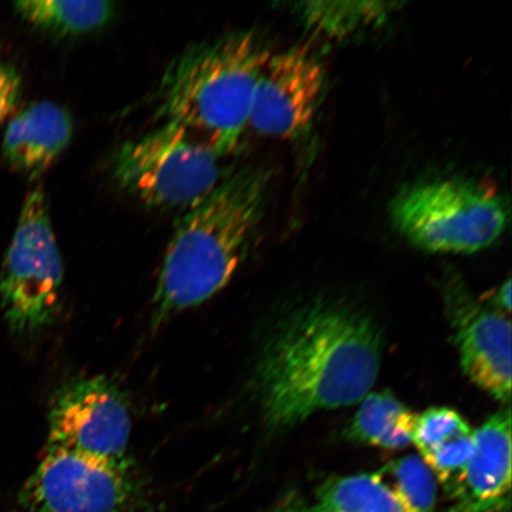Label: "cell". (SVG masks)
<instances>
[{
  "label": "cell",
  "instance_id": "5b68a950",
  "mask_svg": "<svg viewBox=\"0 0 512 512\" xmlns=\"http://www.w3.org/2000/svg\"><path fill=\"white\" fill-rule=\"evenodd\" d=\"M221 159L195 134L165 123L121 146L112 171L119 187L146 207L190 210L227 175L222 172Z\"/></svg>",
  "mask_w": 512,
  "mask_h": 512
},
{
  "label": "cell",
  "instance_id": "9a60e30c",
  "mask_svg": "<svg viewBox=\"0 0 512 512\" xmlns=\"http://www.w3.org/2000/svg\"><path fill=\"white\" fill-rule=\"evenodd\" d=\"M315 505L319 512H405L377 473L326 480Z\"/></svg>",
  "mask_w": 512,
  "mask_h": 512
},
{
  "label": "cell",
  "instance_id": "ac0fdd59",
  "mask_svg": "<svg viewBox=\"0 0 512 512\" xmlns=\"http://www.w3.org/2000/svg\"><path fill=\"white\" fill-rule=\"evenodd\" d=\"M470 431V425L454 409L433 407L416 415L412 443L418 447L420 456H424L446 441Z\"/></svg>",
  "mask_w": 512,
  "mask_h": 512
},
{
  "label": "cell",
  "instance_id": "8992f818",
  "mask_svg": "<svg viewBox=\"0 0 512 512\" xmlns=\"http://www.w3.org/2000/svg\"><path fill=\"white\" fill-rule=\"evenodd\" d=\"M64 267L42 187L30 192L0 272V303L12 334L31 336L55 322Z\"/></svg>",
  "mask_w": 512,
  "mask_h": 512
},
{
  "label": "cell",
  "instance_id": "e0dca14e",
  "mask_svg": "<svg viewBox=\"0 0 512 512\" xmlns=\"http://www.w3.org/2000/svg\"><path fill=\"white\" fill-rule=\"evenodd\" d=\"M377 475L393 491L405 512H434L437 480L420 457L409 456L387 464Z\"/></svg>",
  "mask_w": 512,
  "mask_h": 512
},
{
  "label": "cell",
  "instance_id": "ba28073f",
  "mask_svg": "<svg viewBox=\"0 0 512 512\" xmlns=\"http://www.w3.org/2000/svg\"><path fill=\"white\" fill-rule=\"evenodd\" d=\"M47 447L123 462L130 459L132 420L119 388L106 377H81L57 389L50 403Z\"/></svg>",
  "mask_w": 512,
  "mask_h": 512
},
{
  "label": "cell",
  "instance_id": "44dd1931",
  "mask_svg": "<svg viewBox=\"0 0 512 512\" xmlns=\"http://www.w3.org/2000/svg\"><path fill=\"white\" fill-rule=\"evenodd\" d=\"M495 310L502 313H509L511 310V281L508 279L495 292L494 300Z\"/></svg>",
  "mask_w": 512,
  "mask_h": 512
},
{
  "label": "cell",
  "instance_id": "6da1fadb",
  "mask_svg": "<svg viewBox=\"0 0 512 512\" xmlns=\"http://www.w3.org/2000/svg\"><path fill=\"white\" fill-rule=\"evenodd\" d=\"M381 358L379 325L355 307L320 300L291 313L256 370L266 427L285 432L318 412L361 402L374 387Z\"/></svg>",
  "mask_w": 512,
  "mask_h": 512
},
{
  "label": "cell",
  "instance_id": "2e32d148",
  "mask_svg": "<svg viewBox=\"0 0 512 512\" xmlns=\"http://www.w3.org/2000/svg\"><path fill=\"white\" fill-rule=\"evenodd\" d=\"M398 4L381 2H313L302 4L307 28L330 40H344L381 24Z\"/></svg>",
  "mask_w": 512,
  "mask_h": 512
},
{
  "label": "cell",
  "instance_id": "52a82bcc",
  "mask_svg": "<svg viewBox=\"0 0 512 512\" xmlns=\"http://www.w3.org/2000/svg\"><path fill=\"white\" fill-rule=\"evenodd\" d=\"M22 512H146L133 459L112 462L47 447L19 494Z\"/></svg>",
  "mask_w": 512,
  "mask_h": 512
},
{
  "label": "cell",
  "instance_id": "8fae6325",
  "mask_svg": "<svg viewBox=\"0 0 512 512\" xmlns=\"http://www.w3.org/2000/svg\"><path fill=\"white\" fill-rule=\"evenodd\" d=\"M511 491V415H492L475 432V451L447 492L450 512H502Z\"/></svg>",
  "mask_w": 512,
  "mask_h": 512
},
{
  "label": "cell",
  "instance_id": "7a4b0ae2",
  "mask_svg": "<svg viewBox=\"0 0 512 512\" xmlns=\"http://www.w3.org/2000/svg\"><path fill=\"white\" fill-rule=\"evenodd\" d=\"M267 183L264 170L232 172L187 211L166 249L153 324L202 305L229 284L260 226Z\"/></svg>",
  "mask_w": 512,
  "mask_h": 512
},
{
  "label": "cell",
  "instance_id": "30bf717a",
  "mask_svg": "<svg viewBox=\"0 0 512 512\" xmlns=\"http://www.w3.org/2000/svg\"><path fill=\"white\" fill-rule=\"evenodd\" d=\"M465 374L495 399H511V323L505 313L476 303L456 288L447 294Z\"/></svg>",
  "mask_w": 512,
  "mask_h": 512
},
{
  "label": "cell",
  "instance_id": "d6986e66",
  "mask_svg": "<svg viewBox=\"0 0 512 512\" xmlns=\"http://www.w3.org/2000/svg\"><path fill=\"white\" fill-rule=\"evenodd\" d=\"M22 91V76L16 67L0 63V124L15 110Z\"/></svg>",
  "mask_w": 512,
  "mask_h": 512
},
{
  "label": "cell",
  "instance_id": "5bb4252c",
  "mask_svg": "<svg viewBox=\"0 0 512 512\" xmlns=\"http://www.w3.org/2000/svg\"><path fill=\"white\" fill-rule=\"evenodd\" d=\"M348 431L357 443L400 450L412 443L416 415L389 392L368 394Z\"/></svg>",
  "mask_w": 512,
  "mask_h": 512
},
{
  "label": "cell",
  "instance_id": "277c9868",
  "mask_svg": "<svg viewBox=\"0 0 512 512\" xmlns=\"http://www.w3.org/2000/svg\"><path fill=\"white\" fill-rule=\"evenodd\" d=\"M390 216L399 232L426 252L470 254L498 240L509 210L495 184L448 178L403 190Z\"/></svg>",
  "mask_w": 512,
  "mask_h": 512
},
{
  "label": "cell",
  "instance_id": "ffe728a7",
  "mask_svg": "<svg viewBox=\"0 0 512 512\" xmlns=\"http://www.w3.org/2000/svg\"><path fill=\"white\" fill-rule=\"evenodd\" d=\"M273 512H319L316 505L309 503L298 495H288L281 501Z\"/></svg>",
  "mask_w": 512,
  "mask_h": 512
},
{
  "label": "cell",
  "instance_id": "3957f363",
  "mask_svg": "<svg viewBox=\"0 0 512 512\" xmlns=\"http://www.w3.org/2000/svg\"><path fill=\"white\" fill-rule=\"evenodd\" d=\"M270 56L248 31L192 46L166 69L158 114L227 157L249 126L256 87Z\"/></svg>",
  "mask_w": 512,
  "mask_h": 512
},
{
  "label": "cell",
  "instance_id": "9c48e42d",
  "mask_svg": "<svg viewBox=\"0 0 512 512\" xmlns=\"http://www.w3.org/2000/svg\"><path fill=\"white\" fill-rule=\"evenodd\" d=\"M324 80L323 66L309 48L271 55L256 87L249 126L267 137L302 136L315 117Z\"/></svg>",
  "mask_w": 512,
  "mask_h": 512
},
{
  "label": "cell",
  "instance_id": "7c38bea8",
  "mask_svg": "<svg viewBox=\"0 0 512 512\" xmlns=\"http://www.w3.org/2000/svg\"><path fill=\"white\" fill-rule=\"evenodd\" d=\"M73 132L67 108L51 101L36 102L10 121L3 142L4 158L19 174L40 178L67 149Z\"/></svg>",
  "mask_w": 512,
  "mask_h": 512
},
{
  "label": "cell",
  "instance_id": "4fadbf2b",
  "mask_svg": "<svg viewBox=\"0 0 512 512\" xmlns=\"http://www.w3.org/2000/svg\"><path fill=\"white\" fill-rule=\"evenodd\" d=\"M15 8L32 27L60 37L104 28L115 14V5L102 0H27L17 2Z\"/></svg>",
  "mask_w": 512,
  "mask_h": 512
}]
</instances>
